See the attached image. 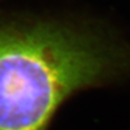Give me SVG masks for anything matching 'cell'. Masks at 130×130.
Returning <instances> with one entry per match:
<instances>
[{
	"instance_id": "1",
	"label": "cell",
	"mask_w": 130,
	"mask_h": 130,
	"mask_svg": "<svg viewBox=\"0 0 130 130\" xmlns=\"http://www.w3.org/2000/svg\"><path fill=\"white\" fill-rule=\"evenodd\" d=\"M129 72V48L102 25L0 17V130H47L71 95Z\"/></svg>"
}]
</instances>
